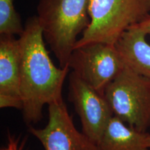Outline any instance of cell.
I'll return each instance as SVG.
<instances>
[{
  "instance_id": "6da1fadb",
  "label": "cell",
  "mask_w": 150,
  "mask_h": 150,
  "mask_svg": "<svg viewBox=\"0 0 150 150\" xmlns=\"http://www.w3.org/2000/svg\"><path fill=\"white\" fill-rule=\"evenodd\" d=\"M38 16L27 20L19 38L20 93L23 117L27 124L38 122L45 105L63 100L62 91L70 67L54 64L46 49Z\"/></svg>"
},
{
  "instance_id": "7a4b0ae2",
  "label": "cell",
  "mask_w": 150,
  "mask_h": 150,
  "mask_svg": "<svg viewBox=\"0 0 150 150\" xmlns=\"http://www.w3.org/2000/svg\"><path fill=\"white\" fill-rule=\"evenodd\" d=\"M91 0H40L38 18L61 67H69L77 38L91 22Z\"/></svg>"
},
{
  "instance_id": "3957f363",
  "label": "cell",
  "mask_w": 150,
  "mask_h": 150,
  "mask_svg": "<svg viewBox=\"0 0 150 150\" xmlns=\"http://www.w3.org/2000/svg\"><path fill=\"white\" fill-rule=\"evenodd\" d=\"M89 16V26L75 48L92 42L115 45L125 31L149 18L150 0H91Z\"/></svg>"
},
{
  "instance_id": "277c9868",
  "label": "cell",
  "mask_w": 150,
  "mask_h": 150,
  "mask_svg": "<svg viewBox=\"0 0 150 150\" xmlns=\"http://www.w3.org/2000/svg\"><path fill=\"white\" fill-rule=\"evenodd\" d=\"M104 96L113 115L146 133L150 128V80L125 67L107 86Z\"/></svg>"
},
{
  "instance_id": "5b68a950",
  "label": "cell",
  "mask_w": 150,
  "mask_h": 150,
  "mask_svg": "<svg viewBox=\"0 0 150 150\" xmlns=\"http://www.w3.org/2000/svg\"><path fill=\"white\" fill-rule=\"evenodd\" d=\"M69 67L99 93L104 95L107 86L125 67L115 45L92 42L76 47Z\"/></svg>"
},
{
  "instance_id": "8992f818",
  "label": "cell",
  "mask_w": 150,
  "mask_h": 150,
  "mask_svg": "<svg viewBox=\"0 0 150 150\" xmlns=\"http://www.w3.org/2000/svg\"><path fill=\"white\" fill-rule=\"evenodd\" d=\"M68 99L74 106L82 125V132L97 144L113 113L104 95L71 72Z\"/></svg>"
},
{
  "instance_id": "52a82bcc",
  "label": "cell",
  "mask_w": 150,
  "mask_h": 150,
  "mask_svg": "<svg viewBox=\"0 0 150 150\" xmlns=\"http://www.w3.org/2000/svg\"><path fill=\"white\" fill-rule=\"evenodd\" d=\"M29 131L44 150H100L97 144L76 128L63 100L48 105L45 127H30Z\"/></svg>"
},
{
  "instance_id": "ba28073f",
  "label": "cell",
  "mask_w": 150,
  "mask_h": 150,
  "mask_svg": "<svg viewBox=\"0 0 150 150\" xmlns=\"http://www.w3.org/2000/svg\"><path fill=\"white\" fill-rule=\"evenodd\" d=\"M0 107L23 108L20 93V47L19 39L0 35Z\"/></svg>"
},
{
  "instance_id": "9c48e42d",
  "label": "cell",
  "mask_w": 150,
  "mask_h": 150,
  "mask_svg": "<svg viewBox=\"0 0 150 150\" xmlns=\"http://www.w3.org/2000/svg\"><path fill=\"white\" fill-rule=\"evenodd\" d=\"M146 36L134 26L121 35L115 45L125 65L150 80V45Z\"/></svg>"
},
{
  "instance_id": "30bf717a",
  "label": "cell",
  "mask_w": 150,
  "mask_h": 150,
  "mask_svg": "<svg viewBox=\"0 0 150 150\" xmlns=\"http://www.w3.org/2000/svg\"><path fill=\"white\" fill-rule=\"evenodd\" d=\"M147 133L137 131L115 116L108 122L98 143L100 150H149Z\"/></svg>"
},
{
  "instance_id": "8fae6325",
  "label": "cell",
  "mask_w": 150,
  "mask_h": 150,
  "mask_svg": "<svg viewBox=\"0 0 150 150\" xmlns=\"http://www.w3.org/2000/svg\"><path fill=\"white\" fill-rule=\"evenodd\" d=\"M14 0H0V35L20 36L24 27L14 6Z\"/></svg>"
},
{
  "instance_id": "7c38bea8",
  "label": "cell",
  "mask_w": 150,
  "mask_h": 150,
  "mask_svg": "<svg viewBox=\"0 0 150 150\" xmlns=\"http://www.w3.org/2000/svg\"><path fill=\"white\" fill-rule=\"evenodd\" d=\"M1 150H22V145L20 142V138L11 134L8 131V144L6 147Z\"/></svg>"
},
{
  "instance_id": "4fadbf2b",
  "label": "cell",
  "mask_w": 150,
  "mask_h": 150,
  "mask_svg": "<svg viewBox=\"0 0 150 150\" xmlns=\"http://www.w3.org/2000/svg\"><path fill=\"white\" fill-rule=\"evenodd\" d=\"M136 27H138L141 31L145 33L147 35H150V17L142 22L141 23L137 24Z\"/></svg>"
},
{
  "instance_id": "5bb4252c",
  "label": "cell",
  "mask_w": 150,
  "mask_h": 150,
  "mask_svg": "<svg viewBox=\"0 0 150 150\" xmlns=\"http://www.w3.org/2000/svg\"><path fill=\"white\" fill-rule=\"evenodd\" d=\"M145 143H146V145H147V147L150 149V134H147V138H146V140H145Z\"/></svg>"
}]
</instances>
